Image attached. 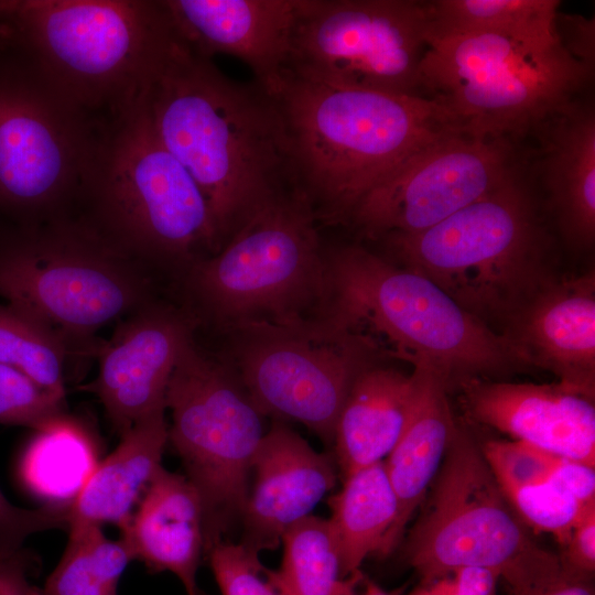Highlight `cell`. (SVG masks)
Masks as SVG:
<instances>
[{"instance_id":"1","label":"cell","mask_w":595,"mask_h":595,"mask_svg":"<svg viewBox=\"0 0 595 595\" xmlns=\"http://www.w3.org/2000/svg\"><path fill=\"white\" fill-rule=\"evenodd\" d=\"M143 97L159 139L203 193L220 248L296 188L280 105L258 83L229 78L181 40Z\"/></svg>"},{"instance_id":"2","label":"cell","mask_w":595,"mask_h":595,"mask_svg":"<svg viewBox=\"0 0 595 595\" xmlns=\"http://www.w3.org/2000/svg\"><path fill=\"white\" fill-rule=\"evenodd\" d=\"M273 96L295 186L327 223L348 220L374 186L431 142L469 131L425 95L338 87L286 73Z\"/></svg>"},{"instance_id":"3","label":"cell","mask_w":595,"mask_h":595,"mask_svg":"<svg viewBox=\"0 0 595 595\" xmlns=\"http://www.w3.org/2000/svg\"><path fill=\"white\" fill-rule=\"evenodd\" d=\"M325 262L318 320L333 328L432 369L448 385L522 365L504 335L423 275L357 245L325 252Z\"/></svg>"},{"instance_id":"4","label":"cell","mask_w":595,"mask_h":595,"mask_svg":"<svg viewBox=\"0 0 595 595\" xmlns=\"http://www.w3.org/2000/svg\"><path fill=\"white\" fill-rule=\"evenodd\" d=\"M77 202L78 218L143 267L190 269L220 249L207 202L159 139L143 91L105 121Z\"/></svg>"},{"instance_id":"5","label":"cell","mask_w":595,"mask_h":595,"mask_svg":"<svg viewBox=\"0 0 595 595\" xmlns=\"http://www.w3.org/2000/svg\"><path fill=\"white\" fill-rule=\"evenodd\" d=\"M0 20L65 96L109 115L138 97L181 39L163 1L0 0Z\"/></svg>"},{"instance_id":"6","label":"cell","mask_w":595,"mask_h":595,"mask_svg":"<svg viewBox=\"0 0 595 595\" xmlns=\"http://www.w3.org/2000/svg\"><path fill=\"white\" fill-rule=\"evenodd\" d=\"M382 239L390 261L431 280L499 334L554 278L534 206L517 174L431 228Z\"/></svg>"},{"instance_id":"7","label":"cell","mask_w":595,"mask_h":595,"mask_svg":"<svg viewBox=\"0 0 595 595\" xmlns=\"http://www.w3.org/2000/svg\"><path fill=\"white\" fill-rule=\"evenodd\" d=\"M316 220L300 190L278 196L219 251L187 270L192 296L207 316L231 331L318 320L326 298V262Z\"/></svg>"},{"instance_id":"8","label":"cell","mask_w":595,"mask_h":595,"mask_svg":"<svg viewBox=\"0 0 595 595\" xmlns=\"http://www.w3.org/2000/svg\"><path fill=\"white\" fill-rule=\"evenodd\" d=\"M424 501L405 543L421 584L461 567H482L513 595L566 574L560 556L530 537L465 431L457 429Z\"/></svg>"},{"instance_id":"9","label":"cell","mask_w":595,"mask_h":595,"mask_svg":"<svg viewBox=\"0 0 595 595\" xmlns=\"http://www.w3.org/2000/svg\"><path fill=\"white\" fill-rule=\"evenodd\" d=\"M143 269L69 215L0 237V296L66 344L150 303Z\"/></svg>"},{"instance_id":"10","label":"cell","mask_w":595,"mask_h":595,"mask_svg":"<svg viewBox=\"0 0 595 595\" xmlns=\"http://www.w3.org/2000/svg\"><path fill=\"white\" fill-rule=\"evenodd\" d=\"M422 90L474 134L505 138L542 125L572 101L593 71L560 43L494 33L431 39L419 66Z\"/></svg>"},{"instance_id":"11","label":"cell","mask_w":595,"mask_h":595,"mask_svg":"<svg viewBox=\"0 0 595 595\" xmlns=\"http://www.w3.org/2000/svg\"><path fill=\"white\" fill-rule=\"evenodd\" d=\"M165 409L172 416L167 441L202 499L207 553L242 516L264 415L237 374L203 354L193 339L170 378Z\"/></svg>"},{"instance_id":"12","label":"cell","mask_w":595,"mask_h":595,"mask_svg":"<svg viewBox=\"0 0 595 595\" xmlns=\"http://www.w3.org/2000/svg\"><path fill=\"white\" fill-rule=\"evenodd\" d=\"M104 123L30 60L0 67V205L25 224L66 215L90 172Z\"/></svg>"},{"instance_id":"13","label":"cell","mask_w":595,"mask_h":595,"mask_svg":"<svg viewBox=\"0 0 595 595\" xmlns=\"http://www.w3.org/2000/svg\"><path fill=\"white\" fill-rule=\"evenodd\" d=\"M426 2L301 0L289 68L338 87L422 95Z\"/></svg>"},{"instance_id":"14","label":"cell","mask_w":595,"mask_h":595,"mask_svg":"<svg viewBox=\"0 0 595 595\" xmlns=\"http://www.w3.org/2000/svg\"><path fill=\"white\" fill-rule=\"evenodd\" d=\"M236 332V374L266 416L303 424L334 440L356 377L377 350L364 337L316 320L298 326L253 324Z\"/></svg>"},{"instance_id":"15","label":"cell","mask_w":595,"mask_h":595,"mask_svg":"<svg viewBox=\"0 0 595 595\" xmlns=\"http://www.w3.org/2000/svg\"><path fill=\"white\" fill-rule=\"evenodd\" d=\"M516 174L505 138L446 134L374 186L348 220L369 238L413 235L441 223Z\"/></svg>"},{"instance_id":"16","label":"cell","mask_w":595,"mask_h":595,"mask_svg":"<svg viewBox=\"0 0 595 595\" xmlns=\"http://www.w3.org/2000/svg\"><path fill=\"white\" fill-rule=\"evenodd\" d=\"M192 339L187 316L150 302L131 313L100 348L98 375L87 388L121 435L139 420L165 410L170 378Z\"/></svg>"},{"instance_id":"17","label":"cell","mask_w":595,"mask_h":595,"mask_svg":"<svg viewBox=\"0 0 595 595\" xmlns=\"http://www.w3.org/2000/svg\"><path fill=\"white\" fill-rule=\"evenodd\" d=\"M178 37L196 54L242 61L274 95L288 72L301 0H164Z\"/></svg>"},{"instance_id":"18","label":"cell","mask_w":595,"mask_h":595,"mask_svg":"<svg viewBox=\"0 0 595 595\" xmlns=\"http://www.w3.org/2000/svg\"><path fill=\"white\" fill-rule=\"evenodd\" d=\"M522 365L553 372L562 387L593 401L595 389L594 271L553 278L501 331Z\"/></svg>"},{"instance_id":"19","label":"cell","mask_w":595,"mask_h":595,"mask_svg":"<svg viewBox=\"0 0 595 595\" xmlns=\"http://www.w3.org/2000/svg\"><path fill=\"white\" fill-rule=\"evenodd\" d=\"M466 414L534 447L595 467V408L560 383L507 382L480 377L457 382Z\"/></svg>"},{"instance_id":"20","label":"cell","mask_w":595,"mask_h":595,"mask_svg":"<svg viewBox=\"0 0 595 595\" xmlns=\"http://www.w3.org/2000/svg\"><path fill=\"white\" fill-rule=\"evenodd\" d=\"M251 473L240 543L258 554L277 549L284 532L311 516L336 483L331 459L280 422L266 432Z\"/></svg>"},{"instance_id":"21","label":"cell","mask_w":595,"mask_h":595,"mask_svg":"<svg viewBox=\"0 0 595 595\" xmlns=\"http://www.w3.org/2000/svg\"><path fill=\"white\" fill-rule=\"evenodd\" d=\"M120 531L132 560L173 573L187 595H201L196 575L206 553L205 515L185 476L161 467Z\"/></svg>"},{"instance_id":"22","label":"cell","mask_w":595,"mask_h":595,"mask_svg":"<svg viewBox=\"0 0 595 595\" xmlns=\"http://www.w3.org/2000/svg\"><path fill=\"white\" fill-rule=\"evenodd\" d=\"M416 369L420 390L415 405L400 439L383 461L398 500V517L385 540L381 556L400 544L458 429L447 399V380L432 369Z\"/></svg>"},{"instance_id":"23","label":"cell","mask_w":595,"mask_h":595,"mask_svg":"<svg viewBox=\"0 0 595 595\" xmlns=\"http://www.w3.org/2000/svg\"><path fill=\"white\" fill-rule=\"evenodd\" d=\"M419 390L416 368L408 375L370 365L356 377L333 440L343 477L385 461L410 419Z\"/></svg>"},{"instance_id":"24","label":"cell","mask_w":595,"mask_h":595,"mask_svg":"<svg viewBox=\"0 0 595 595\" xmlns=\"http://www.w3.org/2000/svg\"><path fill=\"white\" fill-rule=\"evenodd\" d=\"M165 410L134 423L121 435L119 445L98 462L68 512V528L123 527L150 483L161 469L167 442ZM67 528V529H68Z\"/></svg>"},{"instance_id":"25","label":"cell","mask_w":595,"mask_h":595,"mask_svg":"<svg viewBox=\"0 0 595 595\" xmlns=\"http://www.w3.org/2000/svg\"><path fill=\"white\" fill-rule=\"evenodd\" d=\"M549 126L544 181L563 236L577 248L595 239V112L565 105Z\"/></svg>"},{"instance_id":"26","label":"cell","mask_w":595,"mask_h":595,"mask_svg":"<svg viewBox=\"0 0 595 595\" xmlns=\"http://www.w3.org/2000/svg\"><path fill=\"white\" fill-rule=\"evenodd\" d=\"M329 506L328 520L338 544L342 574L347 577L359 571L366 558L380 555L398 517V500L383 461L344 477Z\"/></svg>"},{"instance_id":"27","label":"cell","mask_w":595,"mask_h":595,"mask_svg":"<svg viewBox=\"0 0 595 595\" xmlns=\"http://www.w3.org/2000/svg\"><path fill=\"white\" fill-rule=\"evenodd\" d=\"M97 464L90 434L64 413L36 431L23 453L20 476L45 505L71 506Z\"/></svg>"},{"instance_id":"28","label":"cell","mask_w":595,"mask_h":595,"mask_svg":"<svg viewBox=\"0 0 595 595\" xmlns=\"http://www.w3.org/2000/svg\"><path fill=\"white\" fill-rule=\"evenodd\" d=\"M556 0H436L426 2L428 41L464 33H494L519 41L560 43Z\"/></svg>"},{"instance_id":"29","label":"cell","mask_w":595,"mask_h":595,"mask_svg":"<svg viewBox=\"0 0 595 595\" xmlns=\"http://www.w3.org/2000/svg\"><path fill=\"white\" fill-rule=\"evenodd\" d=\"M277 571L288 595H355L360 571L344 577L338 544L328 519L309 516L282 536Z\"/></svg>"},{"instance_id":"30","label":"cell","mask_w":595,"mask_h":595,"mask_svg":"<svg viewBox=\"0 0 595 595\" xmlns=\"http://www.w3.org/2000/svg\"><path fill=\"white\" fill-rule=\"evenodd\" d=\"M66 548L42 587L44 595H117L132 560L125 542L111 540L101 527L68 529Z\"/></svg>"},{"instance_id":"31","label":"cell","mask_w":595,"mask_h":595,"mask_svg":"<svg viewBox=\"0 0 595 595\" xmlns=\"http://www.w3.org/2000/svg\"><path fill=\"white\" fill-rule=\"evenodd\" d=\"M67 344L53 328L7 304H0V363L23 372L65 399Z\"/></svg>"},{"instance_id":"32","label":"cell","mask_w":595,"mask_h":595,"mask_svg":"<svg viewBox=\"0 0 595 595\" xmlns=\"http://www.w3.org/2000/svg\"><path fill=\"white\" fill-rule=\"evenodd\" d=\"M519 519L533 530L550 533L562 549L574 527L595 505H583L552 482L501 490Z\"/></svg>"},{"instance_id":"33","label":"cell","mask_w":595,"mask_h":595,"mask_svg":"<svg viewBox=\"0 0 595 595\" xmlns=\"http://www.w3.org/2000/svg\"><path fill=\"white\" fill-rule=\"evenodd\" d=\"M207 554L221 595H288L278 572L241 543L219 540Z\"/></svg>"},{"instance_id":"34","label":"cell","mask_w":595,"mask_h":595,"mask_svg":"<svg viewBox=\"0 0 595 595\" xmlns=\"http://www.w3.org/2000/svg\"><path fill=\"white\" fill-rule=\"evenodd\" d=\"M64 413L65 399L0 363V423L37 431Z\"/></svg>"},{"instance_id":"35","label":"cell","mask_w":595,"mask_h":595,"mask_svg":"<svg viewBox=\"0 0 595 595\" xmlns=\"http://www.w3.org/2000/svg\"><path fill=\"white\" fill-rule=\"evenodd\" d=\"M482 453L501 490L550 480L554 454L520 441H488Z\"/></svg>"},{"instance_id":"36","label":"cell","mask_w":595,"mask_h":595,"mask_svg":"<svg viewBox=\"0 0 595 595\" xmlns=\"http://www.w3.org/2000/svg\"><path fill=\"white\" fill-rule=\"evenodd\" d=\"M69 506L44 505L25 509L11 504L0 490V543L22 548L23 541L41 531L68 528Z\"/></svg>"},{"instance_id":"37","label":"cell","mask_w":595,"mask_h":595,"mask_svg":"<svg viewBox=\"0 0 595 595\" xmlns=\"http://www.w3.org/2000/svg\"><path fill=\"white\" fill-rule=\"evenodd\" d=\"M498 576L482 567H461L450 574L420 584L408 595H497Z\"/></svg>"},{"instance_id":"38","label":"cell","mask_w":595,"mask_h":595,"mask_svg":"<svg viewBox=\"0 0 595 595\" xmlns=\"http://www.w3.org/2000/svg\"><path fill=\"white\" fill-rule=\"evenodd\" d=\"M558 37L566 52L589 69L595 63V18L576 13L558 12Z\"/></svg>"},{"instance_id":"39","label":"cell","mask_w":595,"mask_h":595,"mask_svg":"<svg viewBox=\"0 0 595 595\" xmlns=\"http://www.w3.org/2000/svg\"><path fill=\"white\" fill-rule=\"evenodd\" d=\"M560 556L566 573L591 578L595 571V509L589 510L574 527L569 543Z\"/></svg>"},{"instance_id":"40","label":"cell","mask_w":595,"mask_h":595,"mask_svg":"<svg viewBox=\"0 0 595 595\" xmlns=\"http://www.w3.org/2000/svg\"><path fill=\"white\" fill-rule=\"evenodd\" d=\"M550 482L583 505H595V467L555 455Z\"/></svg>"},{"instance_id":"41","label":"cell","mask_w":595,"mask_h":595,"mask_svg":"<svg viewBox=\"0 0 595 595\" xmlns=\"http://www.w3.org/2000/svg\"><path fill=\"white\" fill-rule=\"evenodd\" d=\"M31 560L22 548L0 545V595H44L29 581Z\"/></svg>"},{"instance_id":"42","label":"cell","mask_w":595,"mask_h":595,"mask_svg":"<svg viewBox=\"0 0 595 595\" xmlns=\"http://www.w3.org/2000/svg\"><path fill=\"white\" fill-rule=\"evenodd\" d=\"M513 595H595L591 578L566 573L556 581Z\"/></svg>"},{"instance_id":"43","label":"cell","mask_w":595,"mask_h":595,"mask_svg":"<svg viewBox=\"0 0 595 595\" xmlns=\"http://www.w3.org/2000/svg\"><path fill=\"white\" fill-rule=\"evenodd\" d=\"M364 582H365L364 595H401L403 592V587L393 589L391 592H387L369 578H365Z\"/></svg>"},{"instance_id":"44","label":"cell","mask_w":595,"mask_h":595,"mask_svg":"<svg viewBox=\"0 0 595 595\" xmlns=\"http://www.w3.org/2000/svg\"><path fill=\"white\" fill-rule=\"evenodd\" d=\"M12 42V32L10 28L0 20V51Z\"/></svg>"},{"instance_id":"45","label":"cell","mask_w":595,"mask_h":595,"mask_svg":"<svg viewBox=\"0 0 595 595\" xmlns=\"http://www.w3.org/2000/svg\"><path fill=\"white\" fill-rule=\"evenodd\" d=\"M0 545H3V544L0 543ZM3 547H6V545H3Z\"/></svg>"}]
</instances>
